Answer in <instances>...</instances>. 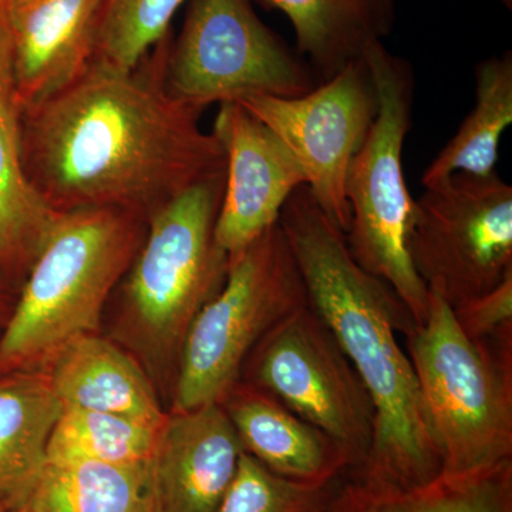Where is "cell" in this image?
I'll return each mask as SVG.
<instances>
[{"instance_id": "4316f807", "label": "cell", "mask_w": 512, "mask_h": 512, "mask_svg": "<svg viewBox=\"0 0 512 512\" xmlns=\"http://www.w3.org/2000/svg\"><path fill=\"white\" fill-rule=\"evenodd\" d=\"M508 9H512V0H501Z\"/></svg>"}, {"instance_id": "d4e9b609", "label": "cell", "mask_w": 512, "mask_h": 512, "mask_svg": "<svg viewBox=\"0 0 512 512\" xmlns=\"http://www.w3.org/2000/svg\"><path fill=\"white\" fill-rule=\"evenodd\" d=\"M345 478L291 480L242 453L237 474L218 512H328Z\"/></svg>"}, {"instance_id": "30bf717a", "label": "cell", "mask_w": 512, "mask_h": 512, "mask_svg": "<svg viewBox=\"0 0 512 512\" xmlns=\"http://www.w3.org/2000/svg\"><path fill=\"white\" fill-rule=\"evenodd\" d=\"M424 188L407 251L427 289L453 308L512 271V188L497 173H456Z\"/></svg>"}, {"instance_id": "cb8c5ba5", "label": "cell", "mask_w": 512, "mask_h": 512, "mask_svg": "<svg viewBox=\"0 0 512 512\" xmlns=\"http://www.w3.org/2000/svg\"><path fill=\"white\" fill-rule=\"evenodd\" d=\"M185 0H107L92 63L131 70L171 32Z\"/></svg>"}, {"instance_id": "f1b7e54d", "label": "cell", "mask_w": 512, "mask_h": 512, "mask_svg": "<svg viewBox=\"0 0 512 512\" xmlns=\"http://www.w3.org/2000/svg\"><path fill=\"white\" fill-rule=\"evenodd\" d=\"M6 2H8V0H0V5H5Z\"/></svg>"}, {"instance_id": "d6986e66", "label": "cell", "mask_w": 512, "mask_h": 512, "mask_svg": "<svg viewBox=\"0 0 512 512\" xmlns=\"http://www.w3.org/2000/svg\"><path fill=\"white\" fill-rule=\"evenodd\" d=\"M284 13L320 83L365 59L396 22L399 0H258Z\"/></svg>"}, {"instance_id": "5bb4252c", "label": "cell", "mask_w": 512, "mask_h": 512, "mask_svg": "<svg viewBox=\"0 0 512 512\" xmlns=\"http://www.w3.org/2000/svg\"><path fill=\"white\" fill-rule=\"evenodd\" d=\"M107 0H8L22 107L62 89L90 66Z\"/></svg>"}, {"instance_id": "e0dca14e", "label": "cell", "mask_w": 512, "mask_h": 512, "mask_svg": "<svg viewBox=\"0 0 512 512\" xmlns=\"http://www.w3.org/2000/svg\"><path fill=\"white\" fill-rule=\"evenodd\" d=\"M47 375L63 407L123 417L153 430L167 419L136 360L96 333L73 340Z\"/></svg>"}, {"instance_id": "ac0fdd59", "label": "cell", "mask_w": 512, "mask_h": 512, "mask_svg": "<svg viewBox=\"0 0 512 512\" xmlns=\"http://www.w3.org/2000/svg\"><path fill=\"white\" fill-rule=\"evenodd\" d=\"M62 410L47 372L0 375V511L28 505Z\"/></svg>"}, {"instance_id": "8992f818", "label": "cell", "mask_w": 512, "mask_h": 512, "mask_svg": "<svg viewBox=\"0 0 512 512\" xmlns=\"http://www.w3.org/2000/svg\"><path fill=\"white\" fill-rule=\"evenodd\" d=\"M308 303L301 271L278 222L229 259L221 291L192 320L178 356L173 412L220 402L241 379L255 346Z\"/></svg>"}, {"instance_id": "9a60e30c", "label": "cell", "mask_w": 512, "mask_h": 512, "mask_svg": "<svg viewBox=\"0 0 512 512\" xmlns=\"http://www.w3.org/2000/svg\"><path fill=\"white\" fill-rule=\"evenodd\" d=\"M22 117L12 37L0 5V282L9 284L25 281L60 217L26 178Z\"/></svg>"}, {"instance_id": "2e32d148", "label": "cell", "mask_w": 512, "mask_h": 512, "mask_svg": "<svg viewBox=\"0 0 512 512\" xmlns=\"http://www.w3.org/2000/svg\"><path fill=\"white\" fill-rule=\"evenodd\" d=\"M218 403L244 453L272 473L298 481L349 477L348 460L335 441L254 384L238 380Z\"/></svg>"}, {"instance_id": "277c9868", "label": "cell", "mask_w": 512, "mask_h": 512, "mask_svg": "<svg viewBox=\"0 0 512 512\" xmlns=\"http://www.w3.org/2000/svg\"><path fill=\"white\" fill-rule=\"evenodd\" d=\"M406 338L441 474L464 476L512 461V329L473 340L429 291L426 319Z\"/></svg>"}, {"instance_id": "44dd1931", "label": "cell", "mask_w": 512, "mask_h": 512, "mask_svg": "<svg viewBox=\"0 0 512 512\" xmlns=\"http://www.w3.org/2000/svg\"><path fill=\"white\" fill-rule=\"evenodd\" d=\"M29 512H154L150 464L47 460Z\"/></svg>"}, {"instance_id": "7402d4cb", "label": "cell", "mask_w": 512, "mask_h": 512, "mask_svg": "<svg viewBox=\"0 0 512 512\" xmlns=\"http://www.w3.org/2000/svg\"><path fill=\"white\" fill-rule=\"evenodd\" d=\"M512 123V53L485 59L476 67V104L454 137L421 177L429 187L456 173H495L498 148Z\"/></svg>"}, {"instance_id": "603a6c76", "label": "cell", "mask_w": 512, "mask_h": 512, "mask_svg": "<svg viewBox=\"0 0 512 512\" xmlns=\"http://www.w3.org/2000/svg\"><path fill=\"white\" fill-rule=\"evenodd\" d=\"M158 430L123 417L63 407L47 447V460H90L119 466L150 464Z\"/></svg>"}, {"instance_id": "4fadbf2b", "label": "cell", "mask_w": 512, "mask_h": 512, "mask_svg": "<svg viewBox=\"0 0 512 512\" xmlns=\"http://www.w3.org/2000/svg\"><path fill=\"white\" fill-rule=\"evenodd\" d=\"M241 443L220 403L167 414L150 461L154 512H218Z\"/></svg>"}, {"instance_id": "7c38bea8", "label": "cell", "mask_w": 512, "mask_h": 512, "mask_svg": "<svg viewBox=\"0 0 512 512\" xmlns=\"http://www.w3.org/2000/svg\"><path fill=\"white\" fill-rule=\"evenodd\" d=\"M212 133L227 157L215 242L231 259L278 224L306 177L281 138L235 101L220 104Z\"/></svg>"}, {"instance_id": "8fae6325", "label": "cell", "mask_w": 512, "mask_h": 512, "mask_svg": "<svg viewBox=\"0 0 512 512\" xmlns=\"http://www.w3.org/2000/svg\"><path fill=\"white\" fill-rule=\"evenodd\" d=\"M281 138L301 165L313 200L346 234V177L377 116L379 99L365 59L299 97L248 94L235 101Z\"/></svg>"}, {"instance_id": "484cf974", "label": "cell", "mask_w": 512, "mask_h": 512, "mask_svg": "<svg viewBox=\"0 0 512 512\" xmlns=\"http://www.w3.org/2000/svg\"><path fill=\"white\" fill-rule=\"evenodd\" d=\"M453 312L461 330L473 340L512 329V271L491 291L453 306Z\"/></svg>"}, {"instance_id": "ffe728a7", "label": "cell", "mask_w": 512, "mask_h": 512, "mask_svg": "<svg viewBox=\"0 0 512 512\" xmlns=\"http://www.w3.org/2000/svg\"><path fill=\"white\" fill-rule=\"evenodd\" d=\"M328 512H512V461L404 490L346 477Z\"/></svg>"}, {"instance_id": "52a82bcc", "label": "cell", "mask_w": 512, "mask_h": 512, "mask_svg": "<svg viewBox=\"0 0 512 512\" xmlns=\"http://www.w3.org/2000/svg\"><path fill=\"white\" fill-rule=\"evenodd\" d=\"M225 173L214 175L150 218L124 281L127 313L150 349L178 353L192 320L221 291L229 259L215 242Z\"/></svg>"}, {"instance_id": "5b68a950", "label": "cell", "mask_w": 512, "mask_h": 512, "mask_svg": "<svg viewBox=\"0 0 512 512\" xmlns=\"http://www.w3.org/2000/svg\"><path fill=\"white\" fill-rule=\"evenodd\" d=\"M365 62L379 109L346 177L350 207L346 244L357 264L392 286L419 326L429 309V289L414 271L407 251L416 200L403 170L404 140L412 124L413 73L383 43L367 50Z\"/></svg>"}, {"instance_id": "3957f363", "label": "cell", "mask_w": 512, "mask_h": 512, "mask_svg": "<svg viewBox=\"0 0 512 512\" xmlns=\"http://www.w3.org/2000/svg\"><path fill=\"white\" fill-rule=\"evenodd\" d=\"M148 222L116 210L60 215L29 269L0 338V375L47 372L101 312L136 256Z\"/></svg>"}, {"instance_id": "7a4b0ae2", "label": "cell", "mask_w": 512, "mask_h": 512, "mask_svg": "<svg viewBox=\"0 0 512 512\" xmlns=\"http://www.w3.org/2000/svg\"><path fill=\"white\" fill-rule=\"evenodd\" d=\"M279 225L301 271L309 305L332 330L375 404L366 463L350 478L379 488H413L441 474V460L412 362L399 335L416 329L392 286L350 255L345 234L302 185Z\"/></svg>"}, {"instance_id": "ba28073f", "label": "cell", "mask_w": 512, "mask_h": 512, "mask_svg": "<svg viewBox=\"0 0 512 512\" xmlns=\"http://www.w3.org/2000/svg\"><path fill=\"white\" fill-rule=\"evenodd\" d=\"M319 83L249 0H190L165 63V92L201 111L248 94L299 97Z\"/></svg>"}, {"instance_id": "9c48e42d", "label": "cell", "mask_w": 512, "mask_h": 512, "mask_svg": "<svg viewBox=\"0 0 512 512\" xmlns=\"http://www.w3.org/2000/svg\"><path fill=\"white\" fill-rule=\"evenodd\" d=\"M239 380L271 394L325 433L345 454L349 477L359 473L375 436V404L332 330L309 303L255 346Z\"/></svg>"}, {"instance_id": "6da1fadb", "label": "cell", "mask_w": 512, "mask_h": 512, "mask_svg": "<svg viewBox=\"0 0 512 512\" xmlns=\"http://www.w3.org/2000/svg\"><path fill=\"white\" fill-rule=\"evenodd\" d=\"M173 30L131 70L99 63L23 107V170L57 215L116 210L147 222L195 184L227 168L202 111L165 92Z\"/></svg>"}, {"instance_id": "83f0119b", "label": "cell", "mask_w": 512, "mask_h": 512, "mask_svg": "<svg viewBox=\"0 0 512 512\" xmlns=\"http://www.w3.org/2000/svg\"><path fill=\"white\" fill-rule=\"evenodd\" d=\"M0 512H29L26 508H22V510H13V511H0Z\"/></svg>"}]
</instances>
